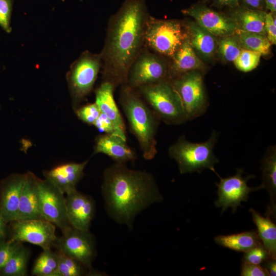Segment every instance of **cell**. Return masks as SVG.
Listing matches in <instances>:
<instances>
[{
    "mask_svg": "<svg viewBox=\"0 0 276 276\" xmlns=\"http://www.w3.org/2000/svg\"><path fill=\"white\" fill-rule=\"evenodd\" d=\"M58 266V256L51 249H43L36 260L32 274L37 276H54Z\"/></svg>",
    "mask_w": 276,
    "mask_h": 276,
    "instance_id": "obj_30",
    "label": "cell"
},
{
    "mask_svg": "<svg viewBox=\"0 0 276 276\" xmlns=\"http://www.w3.org/2000/svg\"><path fill=\"white\" fill-rule=\"evenodd\" d=\"M114 89L107 82H102L96 91V102L101 112L112 123L116 135L126 141V127L113 97Z\"/></svg>",
    "mask_w": 276,
    "mask_h": 276,
    "instance_id": "obj_19",
    "label": "cell"
},
{
    "mask_svg": "<svg viewBox=\"0 0 276 276\" xmlns=\"http://www.w3.org/2000/svg\"><path fill=\"white\" fill-rule=\"evenodd\" d=\"M13 0H0V26L7 32H10V19Z\"/></svg>",
    "mask_w": 276,
    "mask_h": 276,
    "instance_id": "obj_35",
    "label": "cell"
},
{
    "mask_svg": "<svg viewBox=\"0 0 276 276\" xmlns=\"http://www.w3.org/2000/svg\"><path fill=\"white\" fill-rule=\"evenodd\" d=\"M261 56V54L259 53L242 49L234 62L236 68L240 71L248 72L257 67Z\"/></svg>",
    "mask_w": 276,
    "mask_h": 276,
    "instance_id": "obj_32",
    "label": "cell"
},
{
    "mask_svg": "<svg viewBox=\"0 0 276 276\" xmlns=\"http://www.w3.org/2000/svg\"><path fill=\"white\" fill-rule=\"evenodd\" d=\"M269 258V254L262 244L245 252L242 260L243 262L260 265Z\"/></svg>",
    "mask_w": 276,
    "mask_h": 276,
    "instance_id": "obj_33",
    "label": "cell"
},
{
    "mask_svg": "<svg viewBox=\"0 0 276 276\" xmlns=\"http://www.w3.org/2000/svg\"><path fill=\"white\" fill-rule=\"evenodd\" d=\"M188 120L197 118L206 111V99L201 74L198 71L185 73L170 80Z\"/></svg>",
    "mask_w": 276,
    "mask_h": 276,
    "instance_id": "obj_7",
    "label": "cell"
},
{
    "mask_svg": "<svg viewBox=\"0 0 276 276\" xmlns=\"http://www.w3.org/2000/svg\"><path fill=\"white\" fill-rule=\"evenodd\" d=\"M217 47L222 58L230 62H234L242 49L234 35L221 37Z\"/></svg>",
    "mask_w": 276,
    "mask_h": 276,
    "instance_id": "obj_31",
    "label": "cell"
},
{
    "mask_svg": "<svg viewBox=\"0 0 276 276\" xmlns=\"http://www.w3.org/2000/svg\"><path fill=\"white\" fill-rule=\"evenodd\" d=\"M66 215L71 225L89 231L95 213V203L91 197L77 190L65 196Z\"/></svg>",
    "mask_w": 276,
    "mask_h": 276,
    "instance_id": "obj_15",
    "label": "cell"
},
{
    "mask_svg": "<svg viewBox=\"0 0 276 276\" xmlns=\"http://www.w3.org/2000/svg\"><path fill=\"white\" fill-rule=\"evenodd\" d=\"M182 12L193 18L199 26L215 36L232 35L238 29L232 18L205 6L192 7L182 10Z\"/></svg>",
    "mask_w": 276,
    "mask_h": 276,
    "instance_id": "obj_14",
    "label": "cell"
},
{
    "mask_svg": "<svg viewBox=\"0 0 276 276\" xmlns=\"http://www.w3.org/2000/svg\"><path fill=\"white\" fill-rule=\"evenodd\" d=\"M21 245V242L10 240L0 242V270Z\"/></svg>",
    "mask_w": 276,
    "mask_h": 276,
    "instance_id": "obj_36",
    "label": "cell"
},
{
    "mask_svg": "<svg viewBox=\"0 0 276 276\" xmlns=\"http://www.w3.org/2000/svg\"><path fill=\"white\" fill-rule=\"evenodd\" d=\"M120 86L119 102L130 130L136 139L144 158L151 160L157 152L155 137L160 120L136 89L126 84Z\"/></svg>",
    "mask_w": 276,
    "mask_h": 276,
    "instance_id": "obj_3",
    "label": "cell"
},
{
    "mask_svg": "<svg viewBox=\"0 0 276 276\" xmlns=\"http://www.w3.org/2000/svg\"><path fill=\"white\" fill-rule=\"evenodd\" d=\"M243 172L242 169H238L234 176L224 178L219 176L220 182L216 183L218 198L215 204L217 207L221 208L222 213L229 207L232 208L233 212H236L241 202L248 200L251 192L261 189L260 186L256 188L248 187L247 181L254 176L243 177Z\"/></svg>",
    "mask_w": 276,
    "mask_h": 276,
    "instance_id": "obj_13",
    "label": "cell"
},
{
    "mask_svg": "<svg viewBox=\"0 0 276 276\" xmlns=\"http://www.w3.org/2000/svg\"><path fill=\"white\" fill-rule=\"evenodd\" d=\"M101 67L100 54L88 51L83 53L73 63L68 81L76 104L80 103L91 90Z\"/></svg>",
    "mask_w": 276,
    "mask_h": 276,
    "instance_id": "obj_10",
    "label": "cell"
},
{
    "mask_svg": "<svg viewBox=\"0 0 276 276\" xmlns=\"http://www.w3.org/2000/svg\"><path fill=\"white\" fill-rule=\"evenodd\" d=\"M26 179V173L15 174L0 188V215L7 223L16 219L19 198Z\"/></svg>",
    "mask_w": 276,
    "mask_h": 276,
    "instance_id": "obj_17",
    "label": "cell"
},
{
    "mask_svg": "<svg viewBox=\"0 0 276 276\" xmlns=\"http://www.w3.org/2000/svg\"><path fill=\"white\" fill-rule=\"evenodd\" d=\"M242 276H269L267 270L260 265L243 262L241 266Z\"/></svg>",
    "mask_w": 276,
    "mask_h": 276,
    "instance_id": "obj_37",
    "label": "cell"
},
{
    "mask_svg": "<svg viewBox=\"0 0 276 276\" xmlns=\"http://www.w3.org/2000/svg\"><path fill=\"white\" fill-rule=\"evenodd\" d=\"M103 153L116 163H126L136 158L135 152L120 137L111 134L98 136L96 140L94 154Z\"/></svg>",
    "mask_w": 276,
    "mask_h": 276,
    "instance_id": "obj_20",
    "label": "cell"
},
{
    "mask_svg": "<svg viewBox=\"0 0 276 276\" xmlns=\"http://www.w3.org/2000/svg\"><path fill=\"white\" fill-rule=\"evenodd\" d=\"M188 37L183 22L159 19L150 15L145 29L144 46L158 55L171 59Z\"/></svg>",
    "mask_w": 276,
    "mask_h": 276,
    "instance_id": "obj_5",
    "label": "cell"
},
{
    "mask_svg": "<svg viewBox=\"0 0 276 276\" xmlns=\"http://www.w3.org/2000/svg\"><path fill=\"white\" fill-rule=\"evenodd\" d=\"M215 241L219 245L240 252H246L262 244L257 233L255 231L220 235L215 237Z\"/></svg>",
    "mask_w": 276,
    "mask_h": 276,
    "instance_id": "obj_26",
    "label": "cell"
},
{
    "mask_svg": "<svg viewBox=\"0 0 276 276\" xmlns=\"http://www.w3.org/2000/svg\"><path fill=\"white\" fill-rule=\"evenodd\" d=\"M10 240L26 242L41 247L43 250L51 249L57 238L56 226L43 219L12 221Z\"/></svg>",
    "mask_w": 276,
    "mask_h": 276,
    "instance_id": "obj_12",
    "label": "cell"
},
{
    "mask_svg": "<svg viewBox=\"0 0 276 276\" xmlns=\"http://www.w3.org/2000/svg\"><path fill=\"white\" fill-rule=\"evenodd\" d=\"M150 15L145 0H125L109 19L100 53L102 82L114 89L126 84L129 70L144 47V33Z\"/></svg>",
    "mask_w": 276,
    "mask_h": 276,
    "instance_id": "obj_1",
    "label": "cell"
},
{
    "mask_svg": "<svg viewBox=\"0 0 276 276\" xmlns=\"http://www.w3.org/2000/svg\"><path fill=\"white\" fill-rule=\"evenodd\" d=\"M98 130L105 134L116 135L114 127L111 121L103 113L100 115L93 124Z\"/></svg>",
    "mask_w": 276,
    "mask_h": 276,
    "instance_id": "obj_38",
    "label": "cell"
},
{
    "mask_svg": "<svg viewBox=\"0 0 276 276\" xmlns=\"http://www.w3.org/2000/svg\"><path fill=\"white\" fill-rule=\"evenodd\" d=\"M38 181V178L33 173H26L16 220L43 219L39 206Z\"/></svg>",
    "mask_w": 276,
    "mask_h": 276,
    "instance_id": "obj_18",
    "label": "cell"
},
{
    "mask_svg": "<svg viewBox=\"0 0 276 276\" xmlns=\"http://www.w3.org/2000/svg\"><path fill=\"white\" fill-rule=\"evenodd\" d=\"M101 192L109 217L129 229L140 213L163 200L150 173L129 169L126 163L115 162L105 169Z\"/></svg>",
    "mask_w": 276,
    "mask_h": 276,
    "instance_id": "obj_2",
    "label": "cell"
},
{
    "mask_svg": "<svg viewBox=\"0 0 276 276\" xmlns=\"http://www.w3.org/2000/svg\"><path fill=\"white\" fill-rule=\"evenodd\" d=\"M39 206L43 219L62 232L72 226L66 211L65 196L48 180L38 178Z\"/></svg>",
    "mask_w": 276,
    "mask_h": 276,
    "instance_id": "obj_11",
    "label": "cell"
},
{
    "mask_svg": "<svg viewBox=\"0 0 276 276\" xmlns=\"http://www.w3.org/2000/svg\"><path fill=\"white\" fill-rule=\"evenodd\" d=\"M264 30L265 35L271 44L276 43L275 17L272 13L266 14Z\"/></svg>",
    "mask_w": 276,
    "mask_h": 276,
    "instance_id": "obj_39",
    "label": "cell"
},
{
    "mask_svg": "<svg viewBox=\"0 0 276 276\" xmlns=\"http://www.w3.org/2000/svg\"><path fill=\"white\" fill-rule=\"evenodd\" d=\"M136 90L165 123L179 125L188 120L180 100L169 81L143 85Z\"/></svg>",
    "mask_w": 276,
    "mask_h": 276,
    "instance_id": "obj_6",
    "label": "cell"
},
{
    "mask_svg": "<svg viewBox=\"0 0 276 276\" xmlns=\"http://www.w3.org/2000/svg\"><path fill=\"white\" fill-rule=\"evenodd\" d=\"M165 57L144 46L129 70L126 84L136 89L143 85L169 81L170 64Z\"/></svg>",
    "mask_w": 276,
    "mask_h": 276,
    "instance_id": "obj_8",
    "label": "cell"
},
{
    "mask_svg": "<svg viewBox=\"0 0 276 276\" xmlns=\"http://www.w3.org/2000/svg\"><path fill=\"white\" fill-rule=\"evenodd\" d=\"M241 48L259 53L261 55L269 53L271 44L264 34L237 29L234 34Z\"/></svg>",
    "mask_w": 276,
    "mask_h": 276,
    "instance_id": "obj_27",
    "label": "cell"
},
{
    "mask_svg": "<svg viewBox=\"0 0 276 276\" xmlns=\"http://www.w3.org/2000/svg\"><path fill=\"white\" fill-rule=\"evenodd\" d=\"M29 256V250L21 244L0 270V274L6 276L26 275Z\"/></svg>",
    "mask_w": 276,
    "mask_h": 276,
    "instance_id": "obj_28",
    "label": "cell"
},
{
    "mask_svg": "<svg viewBox=\"0 0 276 276\" xmlns=\"http://www.w3.org/2000/svg\"><path fill=\"white\" fill-rule=\"evenodd\" d=\"M6 234V222L0 215V242L5 240Z\"/></svg>",
    "mask_w": 276,
    "mask_h": 276,
    "instance_id": "obj_42",
    "label": "cell"
},
{
    "mask_svg": "<svg viewBox=\"0 0 276 276\" xmlns=\"http://www.w3.org/2000/svg\"><path fill=\"white\" fill-rule=\"evenodd\" d=\"M183 23L188 38L195 51L205 59L212 58L217 47L216 36L195 21Z\"/></svg>",
    "mask_w": 276,
    "mask_h": 276,
    "instance_id": "obj_23",
    "label": "cell"
},
{
    "mask_svg": "<svg viewBox=\"0 0 276 276\" xmlns=\"http://www.w3.org/2000/svg\"><path fill=\"white\" fill-rule=\"evenodd\" d=\"M169 65V81L191 71L201 70L205 65L197 55L188 38L171 58Z\"/></svg>",
    "mask_w": 276,
    "mask_h": 276,
    "instance_id": "obj_21",
    "label": "cell"
},
{
    "mask_svg": "<svg viewBox=\"0 0 276 276\" xmlns=\"http://www.w3.org/2000/svg\"><path fill=\"white\" fill-rule=\"evenodd\" d=\"M266 14L259 10L244 8L234 12L232 18L238 29L265 35L264 26Z\"/></svg>",
    "mask_w": 276,
    "mask_h": 276,
    "instance_id": "obj_24",
    "label": "cell"
},
{
    "mask_svg": "<svg viewBox=\"0 0 276 276\" xmlns=\"http://www.w3.org/2000/svg\"><path fill=\"white\" fill-rule=\"evenodd\" d=\"M88 160L82 163L62 164L43 172L45 179L67 195L77 190V186L84 175V170Z\"/></svg>",
    "mask_w": 276,
    "mask_h": 276,
    "instance_id": "obj_16",
    "label": "cell"
},
{
    "mask_svg": "<svg viewBox=\"0 0 276 276\" xmlns=\"http://www.w3.org/2000/svg\"><path fill=\"white\" fill-rule=\"evenodd\" d=\"M244 2L250 7L257 9H261L264 4L265 0H244Z\"/></svg>",
    "mask_w": 276,
    "mask_h": 276,
    "instance_id": "obj_41",
    "label": "cell"
},
{
    "mask_svg": "<svg viewBox=\"0 0 276 276\" xmlns=\"http://www.w3.org/2000/svg\"><path fill=\"white\" fill-rule=\"evenodd\" d=\"M58 266L54 276L91 275L89 270L76 259L57 250Z\"/></svg>",
    "mask_w": 276,
    "mask_h": 276,
    "instance_id": "obj_29",
    "label": "cell"
},
{
    "mask_svg": "<svg viewBox=\"0 0 276 276\" xmlns=\"http://www.w3.org/2000/svg\"><path fill=\"white\" fill-rule=\"evenodd\" d=\"M54 246L57 250L80 262L89 270L91 275L105 274L93 268L96 248L94 238L89 231L71 226L62 232L60 237H57Z\"/></svg>",
    "mask_w": 276,
    "mask_h": 276,
    "instance_id": "obj_9",
    "label": "cell"
},
{
    "mask_svg": "<svg viewBox=\"0 0 276 276\" xmlns=\"http://www.w3.org/2000/svg\"><path fill=\"white\" fill-rule=\"evenodd\" d=\"M266 7L271 11V13H274L276 11V0H265Z\"/></svg>",
    "mask_w": 276,
    "mask_h": 276,
    "instance_id": "obj_43",
    "label": "cell"
},
{
    "mask_svg": "<svg viewBox=\"0 0 276 276\" xmlns=\"http://www.w3.org/2000/svg\"><path fill=\"white\" fill-rule=\"evenodd\" d=\"M257 227L258 235L271 259L276 260V226L270 217L261 216L253 209H249Z\"/></svg>",
    "mask_w": 276,
    "mask_h": 276,
    "instance_id": "obj_25",
    "label": "cell"
},
{
    "mask_svg": "<svg viewBox=\"0 0 276 276\" xmlns=\"http://www.w3.org/2000/svg\"><path fill=\"white\" fill-rule=\"evenodd\" d=\"M276 260L271 258L264 262L263 267L267 270L269 275L275 276L276 275Z\"/></svg>",
    "mask_w": 276,
    "mask_h": 276,
    "instance_id": "obj_40",
    "label": "cell"
},
{
    "mask_svg": "<svg viewBox=\"0 0 276 276\" xmlns=\"http://www.w3.org/2000/svg\"><path fill=\"white\" fill-rule=\"evenodd\" d=\"M222 5L233 6L237 4L239 0H218Z\"/></svg>",
    "mask_w": 276,
    "mask_h": 276,
    "instance_id": "obj_44",
    "label": "cell"
},
{
    "mask_svg": "<svg viewBox=\"0 0 276 276\" xmlns=\"http://www.w3.org/2000/svg\"><path fill=\"white\" fill-rule=\"evenodd\" d=\"M217 139L215 131L207 141L201 143H192L181 136L170 146L169 155L177 163L181 174L201 172L204 169H209L217 174L214 165L218 159L213 153Z\"/></svg>",
    "mask_w": 276,
    "mask_h": 276,
    "instance_id": "obj_4",
    "label": "cell"
},
{
    "mask_svg": "<svg viewBox=\"0 0 276 276\" xmlns=\"http://www.w3.org/2000/svg\"><path fill=\"white\" fill-rule=\"evenodd\" d=\"M100 112V109L96 103L82 106L76 111L78 118L89 125L94 124Z\"/></svg>",
    "mask_w": 276,
    "mask_h": 276,
    "instance_id": "obj_34",
    "label": "cell"
},
{
    "mask_svg": "<svg viewBox=\"0 0 276 276\" xmlns=\"http://www.w3.org/2000/svg\"><path fill=\"white\" fill-rule=\"evenodd\" d=\"M262 183L269 195L270 204L265 215L275 218L276 213V147L270 146L262 160Z\"/></svg>",
    "mask_w": 276,
    "mask_h": 276,
    "instance_id": "obj_22",
    "label": "cell"
}]
</instances>
